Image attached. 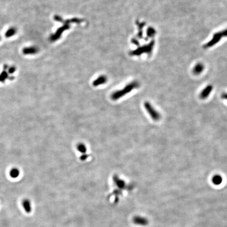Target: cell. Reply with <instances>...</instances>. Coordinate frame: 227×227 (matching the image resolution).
Masks as SVG:
<instances>
[{
    "label": "cell",
    "mask_w": 227,
    "mask_h": 227,
    "mask_svg": "<svg viewBox=\"0 0 227 227\" xmlns=\"http://www.w3.org/2000/svg\"><path fill=\"white\" fill-rule=\"evenodd\" d=\"M138 86V84L136 82L129 84L122 91H118L117 92H115V93L112 94V100H116L120 99L122 97V96H124L126 94L128 93L129 92L132 91L134 88L137 87Z\"/></svg>",
    "instance_id": "cell-1"
},
{
    "label": "cell",
    "mask_w": 227,
    "mask_h": 227,
    "mask_svg": "<svg viewBox=\"0 0 227 227\" xmlns=\"http://www.w3.org/2000/svg\"><path fill=\"white\" fill-rule=\"evenodd\" d=\"M144 107L146 109V111L150 115L151 118L155 121H158L161 118L160 114L156 110L153 106L151 105L149 102H145L144 104Z\"/></svg>",
    "instance_id": "cell-2"
},
{
    "label": "cell",
    "mask_w": 227,
    "mask_h": 227,
    "mask_svg": "<svg viewBox=\"0 0 227 227\" xmlns=\"http://www.w3.org/2000/svg\"><path fill=\"white\" fill-rule=\"evenodd\" d=\"M133 222L135 225L141 226H146L148 224V220L146 218L142 216L136 215L133 218Z\"/></svg>",
    "instance_id": "cell-3"
},
{
    "label": "cell",
    "mask_w": 227,
    "mask_h": 227,
    "mask_svg": "<svg viewBox=\"0 0 227 227\" xmlns=\"http://www.w3.org/2000/svg\"><path fill=\"white\" fill-rule=\"evenodd\" d=\"M213 89V87L211 86H208L203 91L201 92L200 94V98L202 99H205L207 98L208 96L210 94L211 92Z\"/></svg>",
    "instance_id": "cell-4"
},
{
    "label": "cell",
    "mask_w": 227,
    "mask_h": 227,
    "mask_svg": "<svg viewBox=\"0 0 227 227\" xmlns=\"http://www.w3.org/2000/svg\"><path fill=\"white\" fill-rule=\"evenodd\" d=\"M22 205L24 210L26 213H31L32 206L30 201L28 199H24V200L23 201Z\"/></svg>",
    "instance_id": "cell-5"
},
{
    "label": "cell",
    "mask_w": 227,
    "mask_h": 227,
    "mask_svg": "<svg viewBox=\"0 0 227 227\" xmlns=\"http://www.w3.org/2000/svg\"><path fill=\"white\" fill-rule=\"evenodd\" d=\"M114 181L115 184L120 189H123L126 187L125 182L124 180L120 179L117 176H115V177L114 178Z\"/></svg>",
    "instance_id": "cell-6"
},
{
    "label": "cell",
    "mask_w": 227,
    "mask_h": 227,
    "mask_svg": "<svg viewBox=\"0 0 227 227\" xmlns=\"http://www.w3.org/2000/svg\"><path fill=\"white\" fill-rule=\"evenodd\" d=\"M37 52V48L35 47H28L25 48L23 50V53L25 55L28 54H33Z\"/></svg>",
    "instance_id": "cell-7"
},
{
    "label": "cell",
    "mask_w": 227,
    "mask_h": 227,
    "mask_svg": "<svg viewBox=\"0 0 227 227\" xmlns=\"http://www.w3.org/2000/svg\"><path fill=\"white\" fill-rule=\"evenodd\" d=\"M222 177L219 174H215L212 178V182L215 186L220 185L222 182Z\"/></svg>",
    "instance_id": "cell-8"
},
{
    "label": "cell",
    "mask_w": 227,
    "mask_h": 227,
    "mask_svg": "<svg viewBox=\"0 0 227 227\" xmlns=\"http://www.w3.org/2000/svg\"><path fill=\"white\" fill-rule=\"evenodd\" d=\"M17 29L14 27H12L10 29H8L7 31L6 32L5 34V37L7 38H9L12 36H14L17 33Z\"/></svg>",
    "instance_id": "cell-9"
},
{
    "label": "cell",
    "mask_w": 227,
    "mask_h": 227,
    "mask_svg": "<svg viewBox=\"0 0 227 227\" xmlns=\"http://www.w3.org/2000/svg\"><path fill=\"white\" fill-rule=\"evenodd\" d=\"M19 174V171L17 169H12L10 172V176L13 178H16L18 177Z\"/></svg>",
    "instance_id": "cell-10"
},
{
    "label": "cell",
    "mask_w": 227,
    "mask_h": 227,
    "mask_svg": "<svg viewBox=\"0 0 227 227\" xmlns=\"http://www.w3.org/2000/svg\"><path fill=\"white\" fill-rule=\"evenodd\" d=\"M8 77V74L5 71H3L0 74V81L4 82Z\"/></svg>",
    "instance_id": "cell-11"
},
{
    "label": "cell",
    "mask_w": 227,
    "mask_h": 227,
    "mask_svg": "<svg viewBox=\"0 0 227 227\" xmlns=\"http://www.w3.org/2000/svg\"><path fill=\"white\" fill-rule=\"evenodd\" d=\"M77 149L79 151V152H81L82 153H85L86 151V146L83 143H80L77 146Z\"/></svg>",
    "instance_id": "cell-12"
},
{
    "label": "cell",
    "mask_w": 227,
    "mask_h": 227,
    "mask_svg": "<svg viewBox=\"0 0 227 227\" xmlns=\"http://www.w3.org/2000/svg\"><path fill=\"white\" fill-rule=\"evenodd\" d=\"M203 67L201 64L197 65L195 68V73L196 74H199L200 73L201 70H202Z\"/></svg>",
    "instance_id": "cell-13"
},
{
    "label": "cell",
    "mask_w": 227,
    "mask_h": 227,
    "mask_svg": "<svg viewBox=\"0 0 227 227\" xmlns=\"http://www.w3.org/2000/svg\"><path fill=\"white\" fill-rule=\"evenodd\" d=\"M15 70H16V68L14 66H12V67H10L9 69H8V72L10 74H13V73H14Z\"/></svg>",
    "instance_id": "cell-14"
},
{
    "label": "cell",
    "mask_w": 227,
    "mask_h": 227,
    "mask_svg": "<svg viewBox=\"0 0 227 227\" xmlns=\"http://www.w3.org/2000/svg\"><path fill=\"white\" fill-rule=\"evenodd\" d=\"M87 158V156L85 155L82 156L81 157V159L82 160H85Z\"/></svg>",
    "instance_id": "cell-15"
},
{
    "label": "cell",
    "mask_w": 227,
    "mask_h": 227,
    "mask_svg": "<svg viewBox=\"0 0 227 227\" xmlns=\"http://www.w3.org/2000/svg\"><path fill=\"white\" fill-rule=\"evenodd\" d=\"M0 41H1V36H0Z\"/></svg>",
    "instance_id": "cell-16"
}]
</instances>
